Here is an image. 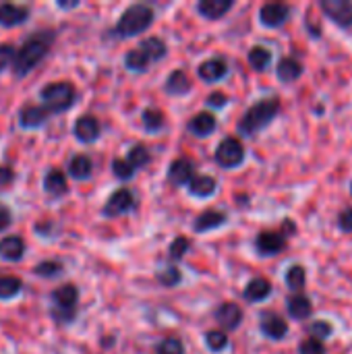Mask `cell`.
<instances>
[{
  "label": "cell",
  "mask_w": 352,
  "mask_h": 354,
  "mask_svg": "<svg viewBox=\"0 0 352 354\" xmlns=\"http://www.w3.org/2000/svg\"><path fill=\"white\" fill-rule=\"evenodd\" d=\"M52 41H54L52 31H37L27 41H23V46L17 50V56H15V64H12L15 75L25 77L27 73H31L46 58Z\"/></svg>",
  "instance_id": "6da1fadb"
},
{
  "label": "cell",
  "mask_w": 352,
  "mask_h": 354,
  "mask_svg": "<svg viewBox=\"0 0 352 354\" xmlns=\"http://www.w3.org/2000/svg\"><path fill=\"white\" fill-rule=\"evenodd\" d=\"M280 100L278 97H263L257 104H253L239 120L237 131L243 137H255L261 129H266L280 112Z\"/></svg>",
  "instance_id": "7a4b0ae2"
},
{
  "label": "cell",
  "mask_w": 352,
  "mask_h": 354,
  "mask_svg": "<svg viewBox=\"0 0 352 354\" xmlns=\"http://www.w3.org/2000/svg\"><path fill=\"white\" fill-rule=\"evenodd\" d=\"M154 23V8L149 4H131L114 25V33L118 37H135L147 31Z\"/></svg>",
  "instance_id": "3957f363"
},
{
  "label": "cell",
  "mask_w": 352,
  "mask_h": 354,
  "mask_svg": "<svg viewBox=\"0 0 352 354\" xmlns=\"http://www.w3.org/2000/svg\"><path fill=\"white\" fill-rule=\"evenodd\" d=\"M39 97H41V106L50 114L66 112L68 108H73V104L77 100V89L68 81H54L39 91Z\"/></svg>",
  "instance_id": "277c9868"
},
{
  "label": "cell",
  "mask_w": 352,
  "mask_h": 354,
  "mask_svg": "<svg viewBox=\"0 0 352 354\" xmlns=\"http://www.w3.org/2000/svg\"><path fill=\"white\" fill-rule=\"evenodd\" d=\"M77 301H79V292L73 284H64L60 288H56L52 292V315L56 322H73L75 313H77Z\"/></svg>",
  "instance_id": "5b68a950"
},
{
  "label": "cell",
  "mask_w": 352,
  "mask_h": 354,
  "mask_svg": "<svg viewBox=\"0 0 352 354\" xmlns=\"http://www.w3.org/2000/svg\"><path fill=\"white\" fill-rule=\"evenodd\" d=\"M214 158H216V164L220 168L230 170V168H237V166L243 164V160H245V147H243V143L237 137H226V139L220 141Z\"/></svg>",
  "instance_id": "8992f818"
},
{
  "label": "cell",
  "mask_w": 352,
  "mask_h": 354,
  "mask_svg": "<svg viewBox=\"0 0 352 354\" xmlns=\"http://www.w3.org/2000/svg\"><path fill=\"white\" fill-rule=\"evenodd\" d=\"M133 209H135V195L129 189H118L108 197L106 205L102 207V216L118 218V216H124Z\"/></svg>",
  "instance_id": "52a82bcc"
},
{
  "label": "cell",
  "mask_w": 352,
  "mask_h": 354,
  "mask_svg": "<svg viewBox=\"0 0 352 354\" xmlns=\"http://www.w3.org/2000/svg\"><path fill=\"white\" fill-rule=\"evenodd\" d=\"M319 8L326 12L330 21H334L342 29L352 27V2L351 0H322Z\"/></svg>",
  "instance_id": "ba28073f"
},
{
  "label": "cell",
  "mask_w": 352,
  "mask_h": 354,
  "mask_svg": "<svg viewBox=\"0 0 352 354\" xmlns=\"http://www.w3.org/2000/svg\"><path fill=\"white\" fill-rule=\"evenodd\" d=\"M255 249L263 257H274V255H278V253H282L286 249V239L280 232L263 230L255 239Z\"/></svg>",
  "instance_id": "9c48e42d"
},
{
  "label": "cell",
  "mask_w": 352,
  "mask_h": 354,
  "mask_svg": "<svg viewBox=\"0 0 352 354\" xmlns=\"http://www.w3.org/2000/svg\"><path fill=\"white\" fill-rule=\"evenodd\" d=\"M195 176H197V174H195L193 162L187 160V158L174 160V162L170 164V168H168V174H166V178H168V183H170L172 187H189L191 180H193Z\"/></svg>",
  "instance_id": "30bf717a"
},
{
  "label": "cell",
  "mask_w": 352,
  "mask_h": 354,
  "mask_svg": "<svg viewBox=\"0 0 352 354\" xmlns=\"http://www.w3.org/2000/svg\"><path fill=\"white\" fill-rule=\"evenodd\" d=\"M290 15V6L284 2H266L259 8V21L266 27H280L288 21Z\"/></svg>",
  "instance_id": "8fae6325"
},
{
  "label": "cell",
  "mask_w": 352,
  "mask_h": 354,
  "mask_svg": "<svg viewBox=\"0 0 352 354\" xmlns=\"http://www.w3.org/2000/svg\"><path fill=\"white\" fill-rule=\"evenodd\" d=\"M259 330L270 340H284L286 334H288V324L276 313H261Z\"/></svg>",
  "instance_id": "7c38bea8"
},
{
  "label": "cell",
  "mask_w": 352,
  "mask_h": 354,
  "mask_svg": "<svg viewBox=\"0 0 352 354\" xmlns=\"http://www.w3.org/2000/svg\"><path fill=\"white\" fill-rule=\"evenodd\" d=\"M214 317L222 326V330H237L243 324V309L237 303H224L216 309Z\"/></svg>",
  "instance_id": "4fadbf2b"
},
{
  "label": "cell",
  "mask_w": 352,
  "mask_h": 354,
  "mask_svg": "<svg viewBox=\"0 0 352 354\" xmlns=\"http://www.w3.org/2000/svg\"><path fill=\"white\" fill-rule=\"evenodd\" d=\"M197 73L205 83H216L228 75V62L224 58H210L199 64Z\"/></svg>",
  "instance_id": "5bb4252c"
},
{
  "label": "cell",
  "mask_w": 352,
  "mask_h": 354,
  "mask_svg": "<svg viewBox=\"0 0 352 354\" xmlns=\"http://www.w3.org/2000/svg\"><path fill=\"white\" fill-rule=\"evenodd\" d=\"M48 116H50V112H48L44 106L27 104V106H23L21 112H19V124H21L23 129H37V127H41V124L48 120Z\"/></svg>",
  "instance_id": "9a60e30c"
},
{
  "label": "cell",
  "mask_w": 352,
  "mask_h": 354,
  "mask_svg": "<svg viewBox=\"0 0 352 354\" xmlns=\"http://www.w3.org/2000/svg\"><path fill=\"white\" fill-rule=\"evenodd\" d=\"M75 137L81 143H93L100 137V122H98V118L91 116V114L81 116L75 122Z\"/></svg>",
  "instance_id": "2e32d148"
},
{
  "label": "cell",
  "mask_w": 352,
  "mask_h": 354,
  "mask_svg": "<svg viewBox=\"0 0 352 354\" xmlns=\"http://www.w3.org/2000/svg\"><path fill=\"white\" fill-rule=\"evenodd\" d=\"M228 222V216L224 212H218V209H207L203 214H199L193 222V230L195 232H210V230H216L220 226H224Z\"/></svg>",
  "instance_id": "e0dca14e"
},
{
  "label": "cell",
  "mask_w": 352,
  "mask_h": 354,
  "mask_svg": "<svg viewBox=\"0 0 352 354\" xmlns=\"http://www.w3.org/2000/svg\"><path fill=\"white\" fill-rule=\"evenodd\" d=\"M216 127H218V120L210 112H199L189 120V131L195 137H207V135H212L216 131Z\"/></svg>",
  "instance_id": "ac0fdd59"
},
{
  "label": "cell",
  "mask_w": 352,
  "mask_h": 354,
  "mask_svg": "<svg viewBox=\"0 0 352 354\" xmlns=\"http://www.w3.org/2000/svg\"><path fill=\"white\" fill-rule=\"evenodd\" d=\"M29 8L17 6V4H0V25L2 27H17L23 21H27Z\"/></svg>",
  "instance_id": "d6986e66"
},
{
  "label": "cell",
  "mask_w": 352,
  "mask_h": 354,
  "mask_svg": "<svg viewBox=\"0 0 352 354\" xmlns=\"http://www.w3.org/2000/svg\"><path fill=\"white\" fill-rule=\"evenodd\" d=\"M270 295H272V284H270V280H266V278H253V280L245 286V290H243V297H245L249 303H261V301H266Z\"/></svg>",
  "instance_id": "ffe728a7"
},
{
  "label": "cell",
  "mask_w": 352,
  "mask_h": 354,
  "mask_svg": "<svg viewBox=\"0 0 352 354\" xmlns=\"http://www.w3.org/2000/svg\"><path fill=\"white\" fill-rule=\"evenodd\" d=\"M232 4H234L232 0H201L197 4V10L201 17L214 21V19H222L232 8Z\"/></svg>",
  "instance_id": "44dd1931"
},
{
  "label": "cell",
  "mask_w": 352,
  "mask_h": 354,
  "mask_svg": "<svg viewBox=\"0 0 352 354\" xmlns=\"http://www.w3.org/2000/svg\"><path fill=\"white\" fill-rule=\"evenodd\" d=\"M164 89H166L168 95H185V93L191 91V79H189V75L185 71L176 68V71H172L168 75Z\"/></svg>",
  "instance_id": "7402d4cb"
},
{
  "label": "cell",
  "mask_w": 352,
  "mask_h": 354,
  "mask_svg": "<svg viewBox=\"0 0 352 354\" xmlns=\"http://www.w3.org/2000/svg\"><path fill=\"white\" fill-rule=\"evenodd\" d=\"M276 75L282 83H295L303 75V64L297 58H282L276 66Z\"/></svg>",
  "instance_id": "603a6c76"
},
{
  "label": "cell",
  "mask_w": 352,
  "mask_h": 354,
  "mask_svg": "<svg viewBox=\"0 0 352 354\" xmlns=\"http://www.w3.org/2000/svg\"><path fill=\"white\" fill-rule=\"evenodd\" d=\"M25 255L23 239L19 236H6L0 241V259L4 261H19Z\"/></svg>",
  "instance_id": "cb8c5ba5"
},
{
  "label": "cell",
  "mask_w": 352,
  "mask_h": 354,
  "mask_svg": "<svg viewBox=\"0 0 352 354\" xmlns=\"http://www.w3.org/2000/svg\"><path fill=\"white\" fill-rule=\"evenodd\" d=\"M44 189H46V193L52 195V197L64 195V193L68 191V185H66L64 174H62L60 170H56V168L48 170V174L44 176Z\"/></svg>",
  "instance_id": "d4e9b609"
},
{
  "label": "cell",
  "mask_w": 352,
  "mask_h": 354,
  "mask_svg": "<svg viewBox=\"0 0 352 354\" xmlns=\"http://www.w3.org/2000/svg\"><path fill=\"white\" fill-rule=\"evenodd\" d=\"M216 187H218V183H216L214 176H210V174H197V176L191 180V185H189V193L203 199V197L214 195V193H216Z\"/></svg>",
  "instance_id": "484cf974"
},
{
  "label": "cell",
  "mask_w": 352,
  "mask_h": 354,
  "mask_svg": "<svg viewBox=\"0 0 352 354\" xmlns=\"http://www.w3.org/2000/svg\"><path fill=\"white\" fill-rule=\"evenodd\" d=\"M286 311H288V315L293 319H307L311 315V311H313V305L305 295H295V297L288 299Z\"/></svg>",
  "instance_id": "4316f807"
},
{
  "label": "cell",
  "mask_w": 352,
  "mask_h": 354,
  "mask_svg": "<svg viewBox=\"0 0 352 354\" xmlns=\"http://www.w3.org/2000/svg\"><path fill=\"white\" fill-rule=\"evenodd\" d=\"M91 170H93V164L87 156L79 153L75 158H71L68 162V174L75 178V180H87L91 176Z\"/></svg>",
  "instance_id": "83f0119b"
},
{
  "label": "cell",
  "mask_w": 352,
  "mask_h": 354,
  "mask_svg": "<svg viewBox=\"0 0 352 354\" xmlns=\"http://www.w3.org/2000/svg\"><path fill=\"white\" fill-rule=\"evenodd\" d=\"M149 64H151V58L139 46L133 48L131 52H127V56H124V66L133 73H145L149 68Z\"/></svg>",
  "instance_id": "f1b7e54d"
},
{
  "label": "cell",
  "mask_w": 352,
  "mask_h": 354,
  "mask_svg": "<svg viewBox=\"0 0 352 354\" xmlns=\"http://www.w3.org/2000/svg\"><path fill=\"white\" fill-rule=\"evenodd\" d=\"M139 48L151 58V62H158V60H162L168 54V46L160 37H147V39H143L139 44Z\"/></svg>",
  "instance_id": "f546056e"
},
{
  "label": "cell",
  "mask_w": 352,
  "mask_h": 354,
  "mask_svg": "<svg viewBox=\"0 0 352 354\" xmlns=\"http://www.w3.org/2000/svg\"><path fill=\"white\" fill-rule=\"evenodd\" d=\"M270 62H272V52H270V48H266V46H255V48H251V52H249V64H251L253 71L263 73V71L270 66Z\"/></svg>",
  "instance_id": "4dcf8cb0"
},
{
  "label": "cell",
  "mask_w": 352,
  "mask_h": 354,
  "mask_svg": "<svg viewBox=\"0 0 352 354\" xmlns=\"http://www.w3.org/2000/svg\"><path fill=\"white\" fill-rule=\"evenodd\" d=\"M164 122H166L164 112L158 110V108H147V110H143V114H141V124H143V129H145L147 133H158V131L164 127Z\"/></svg>",
  "instance_id": "1f68e13d"
},
{
  "label": "cell",
  "mask_w": 352,
  "mask_h": 354,
  "mask_svg": "<svg viewBox=\"0 0 352 354\" xmlns=\"http://www.w3.org/2000/svg\"><path fill=\"white\" fill-rule=\"evenodd\" d=\"M305 280H307V272H305L303 266L295 263V266L288 268V272H286V284H288L290 290L301 292L305 288Z\"/></svg>",
  "instance_id": "d6a6232c"
},
{
  "label": "cell",
  "mask_w": 352,
  "mask_h": 354,
  "mask_svg": "<svg viewBox=\"0 0 352 354\" xmlns=\"http://www.w3.org/2000/svg\"><path fill=\"white\" fill-rule=\"evenodd\" d=\"M156 278H158V282H160L162 286L172 288V286H178V284H180L183 274H180V270H178L176 266H164V268L156 274Z\"/></svg>",
  "instance_id": "836d02e7"
},
{
  "label": "cell",
  "mask_w": 352,
  "mask_h": 354,
  "mask_svg": "<svg viewBox=\"0 0 352 354\" xmlns=\"http://www.w3.org/2000/svg\"><path fill=\"white\" fill-rule=\"evenodd\" d=\"M149 160H151V156H149V151H147V147H145V145L137 143V145H133V147L129 149L127 162H129L135 170H137V168H143Z\"/></svg>",
  "instance_id": "e575fe53"
},
{
  "label": "cell",
  "mask_w": 352,
  "mask_h": 354,
  "mask_svg": "<svg viewBox=\"0 0 352 354\" xmlns=\"http://www.w3.org/2000/svg\"><path fill=\"white\" fill-rule=\"evenodd\" d=\"M205 344L212 353H222L228 346V336L222 330H210L205 334Z\"/></svg>",
  "instance_id": "d590c367"
},
{
  "label": "cell",
  "mask_w": 352,
  "mask_h": 354,
  "mask_svg": "<svg viewBox=\"0 0 352 354\" xmlns=\"http://www.w3.org/2000/svg\"><path fill=\"white\" fill-rule=\"evenodd\" d=\"M21 280L15 276H0V299H12L21 292Z\"/></svg>",
  "instance_id": "8d00e7d4"
},
{
  "label": "cell",
  "mask_w": 352,
  "mask_h": 354,
  "mask_svg": "<svg viewBox=\"0 0 352 354\" xmlns=\"http://www.w3.org/2000/svg\"><path fill=\"white\" fill-rule=\"evenodd\" d=\"M189 247H191V239H187V236H176V239L170 243V247H168V257H170L172 261H180V259L189 253Z\"/></svg>",
  "instance_id": "74e56055"
},
{
  "label": "cell",
  "mask_w": 352,
  "mask_h": 354,
  "mask_svg": "<svg viewBox=\"0 0 352 354\" xmlns=\"http://www.w3.org/2000/svg\"><path fill=\"white\" fill-rule=\"evenodd\" d=\"M156 354H185V346H183L180 338L168 336L156 346Z\"/></svg>",
  "instance_id": "f35d334b"
},
{
  "label": "cell",
  "mask_w": 352,
  "mask_h": 354,
  "mask_svg": "<svg viewBox=\"0 0 352 354\" xmlns=\"http://www.w3.org/2000/svg\"><path fill=\"white\" fill-rule=\"evenodd\" d=\"M33 272L37 276H44V278H56L62 274V263L58 261H41L33 268Z\"/></svg>",
  "instance_id": "ab89813d"
},
{
  "label": "cell",
  "mask_w": 352,
  "mask_h": 354,
  "mask_svg": "<svg viewBox=\"0 0 352 354\" xmlns=\"http://www.w3.org/2000/svg\"><path fill=\"white\" fill-rule=\"evenodd\" d=\"M112 172H114V176H116L118 180H131L133 174H135V168H133L127 160L116 158V160L112 162Z\"/></svg>",
  "instance_id": "60d3db41"
},
{
  "label": "cell",
  "mask_w": 352,
  "mask_h": 354,
  "mask_svg": "<svg viewBox=\"0 0 352 354\" xmlns=\"http://www.w3.org/2000/svg\"><path fill=\"white\" fill-rule=\"evenodd\" d=\"M309 332H311V338H317V340H326V338H330L332 336V332H334V328L328 324V322H324V319H317V322H313L311 326H309Z\"/></svg>",
  "instance_id": "b9f144b4"
},
{
  "label": "cell",
  "mask_w": 352,
  "mask_h": 354,
  "mask_svg": "<svg viewBox=\"0 0 352 354\" xmlns=\"http://www.w3.org/2000/svg\"><path fill=\"white\" fill-rule=\"evenodd\" d=\"M299 354H326V346L322 340L309 336L299 344Z\"/></svg>",
  "instance_id": "7bdbcfd3"
},
{
  "label": "cell",
  "mask_w": 352,
  "mask_h": 354,
  "mask_svg": "<svg viewBox=\"0 0 352 354\" xmlns=\"http://www.w3.org/2000/svg\"><path fill=\"white\" fill-rule=\"evenodd\" d=\"M15 56H17V50L15 46L10 44H0V73L10 68L15 64Z\"/></svg>",
  "instance_id": "ee69618b"
},
{
  "label": "cell",
  "mask_w": 352,
  "mask_h": 354,
  "mask_svg": "<svg viewBox=\"0 0 352 354\" xmlns=\"http://www.w3.org/2000/svg\"><path fill=\"white\" fill-rule=\"evenodd\" d=\"M338 226L342 232L352 234V207H344L338 216Z\"/></svg>",
  "instance_id": "f6af8a7d"
},
{
  "label": "cell",
  "mask_w": 352,
  "mask_h": 354,
  "mask_svg": "<svg viewBox=\"0 0 352 354\" xmlns=\"http://www.w3.org/2000/svg\"><path fill=\"white\" fill-rule=\"evenodd\" d=\"M205 102H207V106H212V108H224V106L228 104V95L222 93V91H214V93L207 95Z\"/></svg>",
  "instance_id": "bcb514c9"
},
{
  "label": "cell",
  "mask_w": 352,
  "mask_h": 354,
  "mask_svg": "<svg viewBox=\"0 0 352 354\" xmlns=\"http://www.w3.org/2000/svg\"><path fill=\"white\" fill-rule=\"evenodd\" d=\"M10 222H12L10 209H8L4 203H0V232H2V230H6V228L10 226Z\"/></svg>",
  "instance_id": "7dc6e473"
},
{
  "label": "cell",
  "mask_w": 352,
  "mask_h": 354,
  "mask_svg": "<svg viewBox=\"0 0 352 354\" xmlns=\"http://www.w3.org/2000/svg\"><path fill=\"white\" fill-rule=\"evenodd\" d=\"M12 178H15L12 168H10V166H0V187L10 185V183H12Z\"/></svg>",
  "instance_id": "c3c4849f"
},
{
  "label": "cell",
  "mask_w": 352,
  "mask_h": 354,
  "mask_svg": "<svg viewBox=\"0 0 352 354\" xmlns=\"http://www.w3.org/2000/svg\"><path fill=\"white\" fill-rule=\"evenodd\" d=\"M58 6H60V8H77L79 2H60V0H58Z\"/></svg>",
  "instance_id": "681fc988"
},
{
  "label": "cell",
  "mask_w": 352,
  "mask_h": 354,
  "mask_svg": "<svg viewBox=\"0 0 352 354\" xmlns=\"http://www.w3.org/2000/svg\"><path fill=\"white\" fill-rule=\"evenodd\" d=\"M351 191H352V187H351Z\"/></svg>",
  "instance_id": "f907efd6"
}]
</instances>
